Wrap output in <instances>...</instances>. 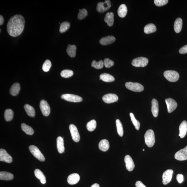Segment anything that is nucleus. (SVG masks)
<instances>
[{
    "instance_id": "nucleus-40",
    "label": "nucleus",
    "mask_w": 187,
    "mask_h": 187,
    "mask_svg": "<svg viewBox=\"0 0 187 187\" xmlns=\"http://www.w3.org/2000/svg\"><path fill=\"white\" fill-rule=\"evenodd\" d=\"M73 72L71 70L66 69L63 70L61 71V77L65 78H68L71 77L73 75Z\"/></svg>"
},
{
    "instance_id": "nucleus-22",
    "label": "nucleus",
    "mask_w": 187,
    "mask_h": 187,
    "mask_svg": "<svg viewBox=\"0 0 187 187\" xmlns=\"http://www.w3.org/2000/svg\"><path fill=\"white\" fill-rule=\"evenodd\" d=\"M114 15L113 12H108L106 13L104 20L105 22L107 23L108 26H113L114 23Z\"/></svg>"
},
{
    "instance_id": "nucleus-35",
    "label": "nucleus",
    "mask_w": 187,
    "mask_h": 187,
    "mask_svg": "<svg viewBox=\"0 0 187 187\" xmlns=\"http://www.w3.org/2000/svg\"><path fill=\"white\" fill-rule=\"evenodd\" d=\"M117 131L118 135L120 137H122L123 135V129L122 124L119 119H117L116 121Z\"/></svg>"
},
{
    "instance_id": "nucleus-34",
    "label": "nucleus",
    "mask_w": 187,
    "mask_h": 187,
    "mask_svg": "<svg viewBox=\"0 0 187 187\" xmlns=\"http://www.w3.org/2000/svg\"><path fill=\"white\" fill-rule=\"evenodd\" d=\"M14 113L12 110L10 109H6L4 113L5 119L6 121H10L13 119Z\"/></svg>"
},
{
    "instance_id": "nucleus-28",
    "label": "nucleus",
    "mask_w": 187,
    "mask_h": 187,
    "mask_svg": "<svg viewBox=\"0 0 187 187\" xmlns=\"http://www.w3.org/2000/svg\"><path fill=\"white\" fill-rule=\"evenodd\" d=\"M20 90V86L18 83H14L10 89V93L11 96H16L18 94Z\"/></svg>"
},
{
    "instance_id": "nucleus-37",
    "label": "nucleus",
    "mask_w": 187,
    "mask_h": 187,
    "mask_svg": "<svg viewBox=\"0 0 187 187\" xmlns=\"http://www.w3.org/2000/svg\"><path fill=\"white\" fill-rule=\"evenodd\" d=\"M104 66V62L102 61L97 62L94 60L91 64L92 67L95 68L96 69H101Z\"/></svg>"
},
{
    "instance_id": "nucleus-12",
    "label": "nucleus",
    "mask_w": 187,
    "mask_h": 187,
    "mask_svg": "<svg viewBox=\"0 0 187 187\" xmlns=\"http://www.w3.org/2000/svg\"><path fill=\"white\" fill-rule=\"evenodd\" d=\"M0 161L8 163H11L13 161L12 157L3 149L0 150Z\"/></svg>"
},
{
    "instance_id": "nucleus-13",
    "label": "nucleus",
    "mask_w": 187,
    "mask_h": 187,
    "mask_svg": "<svg viewBox=\"0 0 187 187\" xmlns=\"http://www.w3.org/2000/svg\"><path fill=\"white\" fill-rule=\"evenodd\" d=\"M175 158L178 161H183L187 159V146L184 148L177 152L175 155Z\"/></svg>"
},
{
    "instance_id": "nucleus-15",
    "label": "nucleus",
    "mask_w": 187,
    "mask_h": 187,
    "mask_svg": "<svg viewBox=\"0 0 187 187\" xmlns=\"http://www.w3.org/2000/svg\"><path fill=\"white\" fill-rule=\"evenodd\" d=\"M173 171L172 170H168L163 173L162 178L163 183L164 185H166L171 181L172 178Z\"/></svg>"
},
{
    "instance_id": "nucleus-41",
    "label": "nucleus",
    "mask_w": 187,
    "mask_h": 187,
    "mask_svg": "<svg viewBox=\"0 0 187 187\" xmlns=\"http://www.w3.org/2000/svg\"><path fill=\"white\" fill-rule=\"evenodd\" d=\"M51 66L52 64L51 61L49 60H46L43 63L42 66V70L44 72H48L49 71Z\"/></svg>"
},
{
    "instance_id": "nucleus-39",
    "label": "nucleus",
    "mask_w": 187,
    "mask_h": 187,
    "mask_svg": "<svg viewBox=\"0 0 187 187\" xmlns=\"http://www.w3.org/2000/svg\"><path fill=\"white\" fill-rule=\"evenodd\" d=\"M70 27V24L67 22H64L61 23L60 26L59 31L61 33H63L68 30Z\"/></svg>"
},
{
    "instance_id": "nucleus-36",
    "label": "nucleus",
    "mask_w": 187,
    "mask_h": 187,
    "mask_svg": "<svg viewBox=\"0 0 187 187\" xmlns=\"http://www.w3.org/2000/svg\"><path fill=\"white\" fill-rule=\"evenodd\" d=\"M97 123L96 120H93L88 122L86 125L88 131L91 132L96 129Z\"/></svg>"
},
{
    "instance_id": "nucleus-44",
    "label": "nucleus",
    "mask_w": 187,
    "mask_h": 187,
    "mask_svg": "<svg viewBox=\"0 0 187 187\" xmlns=\"http://www.w3.org/2000/svg\"><path fill=\"white\" fill-rule=\"evenodd\" d=\"M168 2V0H155L154 1L155 5L159 7L164 6Z\"/></svg>"
},
{
    "instance_id": "nucleus-20",
    "label": "nucleus",
    "mask_w": 187,
    "mask_h": 187,
    "mask_svg": "<svg viewBox=\"0 0 187 187\" xmlns=\"http://www.w3.org/2000/svg\"><path fill=\"white\" fill-rule=\"evenodd\" d=\"M179 136L181 138H184L187 133V122L184 121L179 126Z\"/></svg>"
},
{
    "instance_id": "nucleus-30",
    "label": "nucleus",
    "mask_w": 187,
    "mask_h": 187,
    "mask_svg": "<svg viewBox=\"0 0 187 187\" xmlns=\"http://www.w3.org/2000/svg\"><path fill=\"white\" fill-rule=\"evenodd\" d=\"M182 25V20L180 18H177L174 24V29L175 32L177 33H180L181 31Z\"/></svg>"
},
{
    "instance_id": "nucleus-7",
    "label": "nucleus",
    "mask_w": 187,
    "mask_h": 187,
    "mask_svg": "<svg viewBox=\"0 0 187 187\" xmlns=\"http://www.w3.org/2000/svg\"><path fill=\"white\" fill-rule=\"evenodd\" d=\"M61 98L66 101L72 102H80L83 100V98L81 96L69 94L62 95Z\"/></svg>"
},
{
    "instance_id": "nucleus-2",
    "label": "nucleus",
    "mask_w": 187,
    "mask_h": 187,
    "mask_svg": "<svg viewBox=\"0 0 187 187\" xmlns=\"http://www.w3.org/2000/svg\"><path fill=\"white\" fill-rule=\"evenodd\" d=\"M145 143L149 147L151 148L154 145L155 142V136L152 130L149 129L146 132L145 135Z\"/></svg>"
},
{
    "instance_id": "nucleus-18",
    "label": "nucleus",
    "mask_w": 187,
    "mask_h": 187,
    "mask_svg": "<svg viewBox=\"0 0 187 187\" xmlns=\"http://www.w3.org/2000/svg\"><path fill=\"white\" fill-rule=\"evenodd\" d=\"M80 177L79 174L73 173L69 175L67 178V182L70 185H74L79 181Z\"/></svg>"
},
{
    "instance_id": "nucleus-24",
    "label": "nucleus",
    "mask_w": 187,
    "mask_h": 187,
    "mask_svg": "<svg viewBox=\"0 0 187 187\" xmlns=\"http://www.w3.org/2000/svg\"><path fill=\"white\" fill-rule=\"evenodd\" d=\"M76 46L75 45L69 44L66 50L68 56L71 58H74L76 55Z\"/></svg>"
},
{
    "instance_id": "nucleus-23",
    "label": "nucleus",
    "mask_w": 187,
    "mask_h": 187,
    "mask_svg": "<svg viewBox=\"0 0 187 187\" xmlns=\"http://www.w3.org/2000/svg\"><path fill=\"white\" fill-rule=\"evenodd\" d=\"M98 147L101 151L103 152L107 151L110 148L109 142L106 139L102 140L100 141Z\"/></svg>"
},
{
    "instance_id": "nucleus-31",
    "label": "nucleus",
    "mask_w": 187,
    "mask_h": 187,
    "mask_svg": "<svg viewBox=\"0 0 187 187\" xmlns=\"http://www.w3.org/2000/svg\"><path fill=\"white\" fill-rule=\"evenodd\" d=\"M156 30V26L155 25L152 23H150L147 25L145 27L144 32L146 34H149L155 32Z\"/></svg>"
},
{
    "instance_id": "nucleus-42",
    "label": "nucleus",
    "mask_w": 187,
    "mask_h": 187,
    "mask_svg": "<svg viewBox=\"0 0 187 187\" xmlns=\"http://www.w3.org/2000/svg\"><path fill=\"white\" fill-rule=\"evenodd\" d=\"M79 12L78 14V19L81 20L83 19L87 15L88 12L86 9H79Z\"/></svg>"
},
{
    "instance_id": "nucleus-5",
    "label": "nucleus",
    "mask_w": 187,
    "mask_h": 187,
    "mask_svg": "<svg viewBox=\"0 0 187 187\" xmlns=\"http://www.w3.org/2000/svg\"><path fill=\"white\" fill-rule=\"evenodd\" d=\"M148 60L144 57H139L135 58L132 62L133 66L137 67H144L147 65Z\"/></svg>"
},
{
    "instance_id": "nucleus-9",
    "label": "nucleus",
    "mask_w": 187,
    "mask_h": 187,
    "mask_svg": "<svg viewBox=\"0 0 187 187\" xmlns=\"http://www.w3.org/2000/svg\"><path fill=\"white\" fill-rule=\"evenodd\" d=\"M40 106L43 116H49L50 113V108L47 102L44 100H42L40 102Z\"/></svg>"
},
{
    "instance_id": "nucleus-45",
    "label": "nucleus",
    "mask_w": 187,
    "mask_h": 187,
    "mask_svg": "<svg viewBox=\"0 0 187 187\" xmlns=\"http://www.w3.org/2000/svg\"><path fill=\"white\" fill-rule=\"evenodd\" d=\"M179 53L181 54L187 53V45L183 46L179 50Z\"/></svg>"
},
{
    "instance_id": "nucleus-6",
    "label": "nucleus",
    "mask_w": 187,
    "mask_h": 187,
    "mask_svg": "<svg viewBox=\"0 0 187 187\" xmlns=\"http://www.w3.org/2000/svg\"><path fill=\"white\" fill-rule=\"evenodd\" d=\"M29 149L32 154L39 161H45V158L44 156L37 147L34 145H31L29 146Z\"/></svg>"
},
{
    "instance_id": "nucleus-8",
    "label": "nucleus",
    "mask_w": 187,
    "mask_h": 187,
    "mask_svg": "<svg viewBox=\"0 0 187 187\" xmlns=\"http://www.w3.org/2000/svg\"><path fill=\"white\" fill-rule=\"evenodd\" d=\"M111 7V1L109 0H106L104 2L98 3L96 9L98 12L103 13L107 11Z\"/></svg>"
},
{
    "instance_id": "nucleus-11",
    "label": "nucleus",
    "mask_w": 187,
    "mask_h": 187,
    "mask_svg": "<svg viewBox=\"0 0 187 187\" xmlns=\"http://www.w3.org/2000/svg\"><path fill=\"white\" fill-rule=\"evenodd\" d=\"M103 101L107 104H110L117 102L118 99V97L114 94H108L104 95L102 98Z\"/></svg>"
},
{
    "instance_id": "nucleus-4",
    "label": "nucleus",
    "mask_w": 187,
    "mask_h": 187,
    "mask_svg": "<svg viewBox=\"0 0 187 187\" xmlns=\"http://www.w3.org/2000/svg\"><path fill=\"white\" fill-rule=\"evenodd\" d=\"M126 87L130 91L140 92L143 91L144 89L142 85L139 83H133L131 82H127L125 84Z\"/></svg>"
},
{
    "instance_id": "nucleus-50",
    "label": "nucleus",
    "mask_w": 187,
    "mask_h": 187,
    "mask_svg": "<svg viewBox=\"0 0 187 187\" xmlns=\"http://www.w3.org/2000/svg\"><path fill=\"white\" fill-rule=\"evenodd\" d=\"M143 151H145V149H143Z\"/></svg>"
},
{
    "instance_id": "nucleus-19",
    "label": "nucleus",
    "mask_w": 187,
    "mask_h": 187,
    "mask_svg": "<svg viewBox=\"0 0 187 187\" xmlns=\"http://www.w3.org/2000/svg\"><path fill=\"white\" fill-rule=\"evenodd\" d=\"M151 112L153 116L156 118L159 113V104L158 102L156 99H153L151 102Z\"/></svg>"
},
{
    "instance_id": "nucleus-21",
    "label": "nucleus",
    "mask_w": 187,
    "mask_h": 187,
    "mask_svg": "<svg viewBox=\"0 0 187 187\" xmlns=\"http://www.w3.org/2000/svg\"><path fill=\"white\" fill-rule=\"evenodd\" d=\"M57 145L58 152L60 153H65V147L64 141L63 138L61 137H59L57 139Z\"/></svg>"
},
{
    "instance_id": "nucleus-3",
    "label": "nucleus",
    "mask_w": 187,
    "mask_h": 187,
    "mask_svg": "<svg viewBox=\"0 0 187 187\" xmlns=\"http://www.w3.org/2000/svg\"><path fill=\"white\" fill-rule=\"evenodd\" d=\"M163 75L166 79L171 82H175L178 81L180 77L179 73L174 71H167L163 73Z\"/></svg>"
},
{
    "instance_id": "nucleus-1",
    "label": "nucleus",
    "mask_w": 187,
    "mask_h": 187,
    "mask_svg": "<svg viewBox=\"0 0 187 187\" xmlns=\"http://www.w3.org/2000/svg\"><path fill=\"white\" fill-rule=\"evenodd\" d=\"M25 24L24 18L22 15H15L11 17L7 26L8 34L14 37L20 36L24 29Z\"/></svg>"
},
{
    "instance_id": "nucleus-10",
    "label": "nucleus",
    "mask_w": 187,
    "mask_h": 187,
    "mask_svg": "<svg viewBox=\"0 0 187 187\" xmlns=\"http://www.w3.org/2000/svg\"><path fill=\"white\" fill-rule=\"evenodd\" d=\"M69 128L73 140L75 142H78L80 141V136L77 128L73 124H70Z\"/></svg>"
},
{
    "instance_id": "nucleus-38",
    "label": "nucleus",
    "mask_w": 187,
    "mask_h": 187,
    "mask_svg": "<svg viewBox=\"0 0 187 187\" xmlns=\"http://www.w3.org/2000/svg\"><path fill=\"white\" fill-rule=\"evenodd\" d=\"M130 116L131 118V121L135 126L137 130H139L140 128V123L135 118L134 114L132 113H130Z\"/></svg>"
},
{
    "instance_id": "nucleus-48",
    "label": "nucleus",
    "mask_w": 187,
    "mask_h": 187,
    "mask_svg": "<svg viewBox=\"0 0 187 187\" xmlns=\"http://www.w3.org/2000/svg\"><path fill=\"white\" fill-rule=\"evenodd\" d=\"M4 22V19L3 16L1 15H0V25L1 26L3 24Z\"/></svg>"
},
{
    "instance_id": "nucleus-49",
    "label": "nucleus",
    "mask_w": 187,
    "mask_h": 187,
    "mask_svg": "<svg viewBox=\"0 0 187 187\" xmlns=\"http://www.w3.org/2000/svg\"><path fill=\"white\" fill-rule=\"evenodd\" d=\"M91 187H100L99 184L97 183H95L93 184Z\"/></svg>"
},
{
    "instance_id": "nucleus-29",
    "label": "nucleus",
    "mask_w": 187,
    "mask_h": 187,
    "mask_svg": "<svg viewBox=\"0 0 187 187\" xmlns=\"http://www.w3.org/2000/svg\"><path fill=\"white\" fill-rule=\"evenodd\" d=\"M14 178L13 175L11 173L6 172H0V179L5 181H10Z\"/></svg>"
},
{
    "instance_id": "nucleus-47",
    "label": "nucleus",
    "mask_w": 187,
    "mask_h": 187,
    "mask_svg": "<svg viewBox=\"0 0 187 187\" xmlns=\"http://www.w3.org/2000/svg\"><path fill=\"white\" fill-rule=\"evenodd\" d=\"M136 187H147L143 184L140 181H137L136 183Z\"/></svg>"
},
{
    "instance_id": "nucleus-32",
    "label": "nucleus",
    "mask_w": 187,
    "mask_h": 187,
    "mask_svg": "<svg viewBox=\"0 0 187 187\" xmlns=\"http://www.w3.org/2000/svg\"><path fill=\"white\" fill-rule=\"evenodd\" d=\"M24 108L27 114L31 117H34L35 116V111L34 108L30 105H25Z\"/></svg>"
},
{
    "instance_id": "nucleus-14",
    "label": "nucleus",
    "mask_w": 187,
    "mask_h": 187,
    "mask_svg": "<svg viewBox=\"0 0 187 187\" xmlns=\"http://www.w3.org/2000/svg\"><path fill=\"white\" fill-rule=\"evenodd\" d=\"M165 102L167 108L168 112L171 113L176 109L178 104L174 100L171 98H168L165 100Z\"/></svg>"
},
{
    "instance_id": "nucleus-17",
    "label": "nucleus",
    "mask_w": 187,
    "mask_h": 187,
    "mask_svg": "<svg viewBox=\"0 0 187 187\" xmlns=\"http://www.w3.org/2000/svg\"><path fill=\"white\" fill-rule=\"evenodd\" d=\"M116 40V38L114 36H108L102 38L100 40V43L103 46H106L114 42Z\"/></svg>"
},
{
    "instance_id": "nucleus-46",
    "label": "nucleus",
    "mask_w": 187,
    "mask_h": 187,
    "mask_svg": "<svg viewBox=\"0 0 187 187\" xmlns=\"http://www.w3.org/2000/svg\"><path fill=\"white\" fill-rule=\"evenodd\" d=\"M177 181L180 183H181L184 181V177L183 175L178 174L176 176Z\"/></svg>"
},
{
    "instance_id": "nucleus-26",
    "label": "nucleus",
    "mask_w": 187,
    "mask_h": 187,
    "mask_svg": "<svg viewBox=\"0 0 187 187\" xmlns=\"http://www.w3.org/2000/svg\"><path fill=\"white\" fill-rule=\"evenodd\" d=\"M127 8L126 5L122 4L120 5L118 8V15L121 18L124 17L127 13Z\"/></svg>"
},
{
    "instance_id": "nucleus-43",
    "label": "nucleus",
    "mask_w": 187,
    "mask_h": 187,
    "mask_svg": "<svg viewBox=\"0 0 187 187\" xmlns=\"http://www.w3.org/2000/svg\"><path fill=\"white\" fill-rule=\"evenodd\" d=\"M104 63L105 67L107 68L111 67L114 65V61L108 59V58H106V59H104Z\"/></svg>"
},
{
    "instance_id": "nucleus-27",
    "label": "nucleus",
    "mask_w": 187,
    "mask_h": 187,
    "mask_svg": "<svg viewBox=\"0 0 187 187\" xmlns=\"http://www.w3.org/2000/svg\"><path fill=\"white\" fill-rule=\"evenodd\" d=\"M100 80L106 82H112L115 81V78L111 75L108 73H103L100 75Z\"/></svg>"
},
{
    "instance_id": "nucleus-16",
    "label": "nucleus",
    "mask_w": 187,
    "mask_h": 187,
    "mask_svg": "<svg viewBox=\"0 0 187 187\" xmlns=\"http://www.w3.org/2000/svg\"><path fill=\"white\" fill-rule=\"evenodd\" d=\"M126 169L128 171L131 172L134 170L135 165L132 158L129 155H126L124 158Z\"/></svg>"
},
{
    "instance_id": "nucleus-25",
    "label": "nucleus",
    "mask_w": 187,
    "mask_h": 187,
    "mask_svg": "<svg viewBox=\"0 0 187 187\" xmlns=\"http://www.w3.org/2000/svg\"><path fill=\"white\" fill-rule=\"evenodd\" d=\"M34 174L36 178L40 180L42 184H45L46 183V177L40 170L38 169L35 170Z\"/></svg>"
},
{
    "instance_id": "nucleus-33",
    "label": "nucleus",
    "mask_w": 187,
    "mask_h": 187,
    "mask_svg": "<svg viewBox=\"0 0 187 187\" xmlns=\"http://www.w3.org/2000/svg\"><path fill=\"white\" fill-rule=\"evenodd\" d=\"M21 128L23 131L28 135H32L34 133L33 128L25 123H23L21 124Z\"/></svg>"
}]
</instances>
